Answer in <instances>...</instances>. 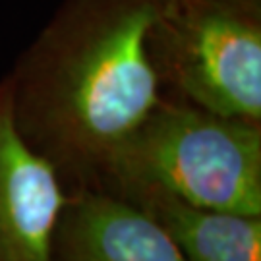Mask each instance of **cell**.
I'll use <instances>...</instances> for the list:
<instances>
[{
	"instance_id": "cell-2",
	"label": "cell",
	"mask_w": 261,
	"mask_h": 261,
	"mask_svg": "<svg viewBox=\"0 0 261 261\" xmlns=\"http://www.w3.org/2000/svg\"><path fill=\"white\" fill-rule=\"evenodd\" d=\"M95 188L134 199L261 217V122L165 97L122 143Z\"/></svg>"
},
{
	"instance_id": "cell-1",
	"label": "cell",
	"mask_w": 261,
	"mask_h": 261,
	"mask_svg": "<svg viewBox=\"0 0 261 261\" xmlns=\"http://www.w3.org/2000/svg\"><path fill=\"white\" fill-rule=\"evenodd\" d=\"M161 0H64L10 74L16 122L66 190L95 188L163 99L149 55Z\"/></svg>"
},
{
	"instance_id": "cell-3",
	"label": "cell",
	"mask_w": 261,
	"mask_h": 261,
	"mask_svg": "<svg viewBox=\"0 0 261 261\" xmlns=\"http://www.w3.org/2000/svg\"><path fill=\"white\" fill-rule=\"evenodd\" d=\"M149 55L172 97L261 122L259 0H161Z\"/></svg>"
},
{
	"instance_id": "cell-4",
	"label": "cell",
	"mask_w": 261,
	"mask_h": 261,
	"mask_svg": "<svg viewBox=\"0 0 261 261\" xmlns=\"http://www.w3.org/2000/svg\"><path fill=\"white\" fill-rule=\"evenodd\" d=\"M68 190L21 136L12 77H0V261H50Z\"/></svg>"
},
{
	"instance_id": "cell-5",
	"label": "cell",
	"mask_w": 261,
	"mask_h": 261,
	"mask_svg": "<svg viewBox=\"0 0 261 261\" xmlns=\"http://www.w3.org/2000/svg\"><path fill=\"white\" fill-rule=\"evenodd\" d=\"M50 261H184L147 211L99 188L68 190Z\"/></svg>"
},
{
	"instance_id": "cell-6",
	"label": "cell",
	"mask_w": 261,
	"mask_h": 261,
	"mask_svg": "<svg viewBox=\"0 0 261 261\" xmlns=\"http://www.w3.org/2000/svg\"><path fill=\"white\" fill-rule=\"evenodd\" d=\"M128 201L165 228L184 261H261V217L196 207L167 196Z\"/></svg>"
}]
</instances>
